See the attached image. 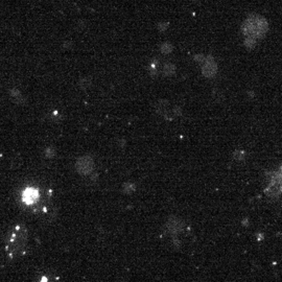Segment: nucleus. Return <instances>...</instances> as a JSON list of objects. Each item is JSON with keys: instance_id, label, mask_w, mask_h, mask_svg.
<instances>
[{"instance_id": "3", "label": "nucleus", "mask_w": 282, "mask_h": 282, "mask_svg": "<svg viewBox=\"0 0 282 282\" xmlns=\"http://www.w3.org/2000/svg\"><path fill=\"white\" fill-rule=\"evenodd\" d=\"M216 70H217L216 64L214 63L212 59L211 60H209V61H207L205 63V66L203 67V73L207 77L213 76V75L216 73Z\"/></svg>"}, {"instance_id": "4", "label": "nucleus", "mask_w": 282, "mask_h": 282, "mask_svg": "<svg viewBox=\"0 0 282 282\" xmlns=\"http://www.w3.org/2000/svg\"><path fill=\"white\" fill-rule=\"evenodd\" d=\"M10 95L16 104H21L25 103V98L23 97L22 93H21L18 89H12L10 91Z\"/></svg>"}, {"instance_id": "5", "label": "nucleus", "mask_w": 282, "mask_h": 282, "mask_svg": "<svg viewBox=\"0 0 282 282\" xmlns=\"http://www.w3.org/2000/svg\"><path fill=\"white\" fill-rule=\"evenodd\" d=\"M55 149H52V147H48V149H45V156H46L47 158H52L53 156H55Z\"/></svg>"}, {"instance_id": "6", "label": "nucleus", "mask_w": 282, "mask_h": 282, "mask_svg": "<svg viewBox=\"0 0 282 282\" xmlns=\"http://www.w3.org/2000/svg\"><path fill=\"white\" fill-rule=\"evenodd\" d=\"M234 157H235V159H237V160H243L244 157V154H243V152H235Z\"/></svg>"}, {"instance_id": "2", "label": "nucleus", "mask_w": 282, "mask_h": 282, "mask_svg": "<svg viewBox=\"0 0 282 282\" xmlns=\"http://www.w3.org/2000/svg\"><path fill=\"white\" fill-rule=\"evenodd\" d=\"M93 167H94V161L89 156L80 157V159H77L76 163H75V169L82 176L89 174L93 170Z\"/></svg>"}, {"instance_id": "1", "label": "nucleus", "mask_w": 282, "mask_h": 282, "mask_svg": "<svg viewBox=\"0 0 282 282\" xmlns=\"http://www.w3.org/2000/svg\"><path fill=\"white\" fill-rule=\"evenodd\" d=\"M268 28V21L263 17L252 16L248 18L243 25V31L250 38H260L267 33Z\"/></svg>"}, {"instance_id": "7", "label": "nucleus", "mask_w": 282, "mask_h": 282, "mask_svg": "<svg viewBox=\"0 0 282 282\" xmlns=\"http://www.w3.org/2000/svg\"><path fill=\"white\" fill-rule=\"evenodd\" d=\"M247 41H249V42H246V45L248 46L249 48H251V47H253L254 45H255V39H253V38H249Z\"/></svg>"}]
</instances>
